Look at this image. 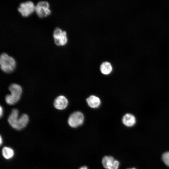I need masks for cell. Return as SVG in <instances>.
I'll return each instance as SVG.
<instances>
[{
    "mask_svg": "<svg viewBox=\"0 0 169 169\" xmlns=\"http://www.w3.org/2000/svg\"><path fill=\"white\" fill-rule=\"evenodd\" d=\"M101 72L103 74L108 75L112 71V67L111 64L108 62H105L102 63L100 67Z\"/></svg>",
    "mask_w": 169,
    "mask_h": 169,
    "instance_id": "cell-12",
    "label": "cell"
},
{
    "mask_svg": "<svg viewBox=\"0 0 169 169\" xmlns=\"http://www.w3.org/2000/svg\"><path fill=\"white\" fill-rule=\"evenodd\" d=\"M84 117L80 111H77L72 113L68 120L69 125L73 128H76L81 125L84 121Z\"/></svg>",
    "mask_w": 169,
    "mask_h": 169,
    "instance_id": "cell-4",
    "label": "cell"
},
{
    "mask_svg": "<svg viewBox=\"0 0 169 169\" xmlns=\"http://www.w3.org/2000/svg\"><path fill=\"white\" fill-rule=\"evenodd\" d=\"M2 142H3V139L2 138L1 136H0V144L1 146L2 145Z\"/></svg>",
    "mask_w": 169,
    "mask_h": 169,
    "instance_id": "cell-17",
    "label": "cell"
},
{
    "mask_svg": "<svg viewBox=\"0 0 169 169\" xmlns=\"http://www.w3.org/2000/svg\"><path fill=\"white\" fill-rule=\"evenodd\" d=\"M35 7L32 1H28L21 3L18 8V10L23 16L27 17L35 10Z\"/></svg>",
    "mask_w": 169,
    "mask_h": 169,
    "instance_id": "cell-7",
    "label": "cell"
},
{
    "mask_svg": "<svg viewBox=\"0 0 169 169\" xmlns=\"http://www.w3.org/2000/svg\"><path fill=\"white\" fill-rule=\"evenodd\" d=\"M102 163L104 167L106 169H118L119 162L110 156H105L102 159Z\"/></svg>",
    "mask_w": 169,
    "mask_h": 169,
    "instance_id": "cell-8",
    "label": "cell"
},
{
    "mask_svg": "<svg viewBox=\"0 0 169 169\" xmlns=\"http://www.w3.org/2000/svg\"><path fill=\"white\" fill-rule=\"evenodd\" d=\"M79 169H88L87 167L86 166H84L80 168Z\"/></svg>",
    "mask_w": 169,
    "mask_h": 169,
    "instance_id": "cell-16",
    "label": "cell"
},
{
    "mask_svg": "<svg viewBox=\"0 0 169 169\" xmlns=\"http://www.w3.org/2000/svg\"><path fill=\"white\" fill-rule=\"evenodd\" d=\"M162 158L165 164L169 166V151L164 153L162 155Z\"/></svg>",
    "mask_w": 169,
    "mask_h": 169,
    "instance_id": "cell-14",
    "label": "cell"
},
{
    "mask_svg": "<svg viewBox=\"0 0 169 169\" xmlns=\"http://www.w3.org/2000/svg\"><path fill=\"white\" fill-rule=\"evenodd\" d=\"M0 65L3 71L6 73H10L15 69L16 63L13 58L5 53H3L0 56Z\"/></svg>",
    "mask_w": 169,
    "mask_h": 169,
    "instance_id": "cell-3",
    "label": "cell"
},
{
    "mask_svg": "<svg viewBox=\"0 0 169 169\" xmlns=\"http://www.w3.org/2000/svg\"><path fill=\"white\" fill-rule=\"evenodd\" d=\"M49 5L46 1L38 2L35 7V12L39 18L45 17L50 14L51 12L49 9Z\"/></svg>",
    "mask_w": 169,
    "mask_h": 169,
    "instance_id": "cell-5",
    "label": "cell"
},
{
    "mask_svg": "<svg viewBox=\"0 0 169 169\" xmlns=\"http://www.w3.org/2000/svg\"><path fill=\"white\" fill-rule=\"evenodd\" d=\"M86 101L88 105L91 108H98L100 105L101 102L100 98L94 95H91L88 98Z\"/></svg>",
    "mask_w": 169,
    "mask_h": 169,
    "instance_id": "cell-11",
    "label": "cell"
},
{
    "mask_svg": "<svg viewBox=\"0 0 169 169\" xmlns=\"http://www.w3.org/2000/svg\"><path fill=\"white\" fill-rule=\"evenodd\" d=\"M8 89L11 94L6 96L5 101L9 105H13L19 100L22 93V89L20 85L15 83L10 84Z\"/></svg>",
    "mask_w": 169,
    "mask_h": 169,
    "instance_id": "cell-2",
    "label": "cell"
},
{
    "mask_svg": "<svg viewBox=\"0 0 169 169\" xmlns=\"http://www.w3.org/2000/svg\"><path fill=\"white\" fill-rule=\"evenodd\" d=\"M136 169L135 168H130V169Z\"/></svg>",
    "mask_w": 169,
    "mask_h": 169,
    "instance_id": "cell-18",
    "label": "cell"
},
{
    "mask_svg": "<svg viewBox=\"0 0 169 169\" xmlns=\"http://www.w3.org/2000/svg\"><path fill=\"white\" fill-rule=\"evenodd\" d=\"M3 107H2L1 106H0V117H1L3 115Z\"/></svg>",
    "mask_w": 169,
    "mask_h": 169,
    "instance_id": "cell-15",
    "label": "cell"
},
{
    "mask_svg": "<svg viewBox=\"0 0 169 169\" xmlns=\"http://www.w3.org/2000/svg\"><path fill=\"white\" fill-rule=\"evenodd\" d=\"M2 153L3 156L7 159L12 158L14 155L13 149L8 147H4L2 149Z\"/></svg>",
    "mask_w": 169,
    "mask_h": 169,
    "instance_id": "cell-13",
    "label": "cell"
},
{
    "mask_svg": "<svg viewBox=\"0 0 169 169\" xmlns=\"http://www.w3.org/2000/svg\"><path fill=\"white\" fill-rule=\"evenodd\" d=\"M53 36L55 44L58 46L64 45L67 42L66 32L58 27L55 28Z\"/></svg>",
    "mask_w": 169,
    "mask_h": 169,
    "instance_id": "cell-6",
    "label": "cell"
},
{
    "mask_svg": "<svg viewBox=\"0 0 169 169\" xmlns=\"http://www.w3.org/2000/svg\"><path fill=\"white\" fill-rule=\"evenodd\" d=\"M122 122L125 126L128 127H131L135 124L136 119L135 117L133 114L127 113L123 116Z\"/></svg>",
    "mask_w": 169,
    "mask_h": 169,
    "instance_id": "cell-10",
    "label": "cell"
},
{
    "mask_svg": "<svg viewBox=\"0 0 169 169\" xmlns=\"http://www.w3.org/2000/svg\"><path fill=\"white\" fill-rule=\"evenodd\" d=\"M19 111L16 109L12 110L8 120L11 126L14 129L20 130L24 128L27 125L29 121L28 115L23 114L18 117Z\"/></svg>",
    "mask_w": 169,
    "mask_h": 169,
    "instance_id": "cell-1",
    "label": "cell"
},
{
    "mask_svg": "<svg viewBox=\"0 0 169 169\" xmlns=\"http://www.w3.org/2000/svg\"><path fill=\"white\" fill-rule=\"evenodd\" d=\"M68 101L67 98L64 95H61L57 97L54 102V107L59 110H63L68 106Z\"/></svg>",
    "mask_w": 169,
    "mask_h": 169,
    "instance_id": "cell-9",
    "label": "cell"
}]
</instances>
